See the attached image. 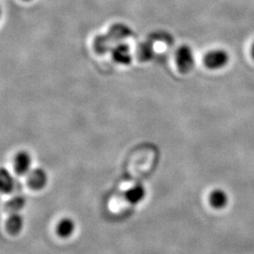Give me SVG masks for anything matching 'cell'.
Returning a JSON list of instances; mask_svg holds the SVG:
<instances>
[{
	"mask_svg": "<svg viewBox=\"0 0 254 254\" xmlns=\"http://www.w3.org/2000/svg\"><path fill=\"white\" fill-rule=\"evenodd\" d=\"M176 64L181 73H189L194 67L195 60L193 51L190 46H182L176 52Z\"/></svg>",
	"mask_w": 254,
	"mask_h": 254,
	"instance_id": "obj_1",
	"label": "cell"
},
{
	"mask_svg": "<svg viewBox=\"0 0 254 254\" xmlns=\"http://www.w3.org/2000/svg\"><path fill=\"white\" fill-rule=\"evenodd\" d=\"M229 54L223 49H216L209 51L204 57V64L205 66L212 69V70H218L220 68H223L229 63Z\"/></svg>",
	"mask_w": 254,
	"mask_h": 254,
	"instance_id": "obj_2",
	"label": "cell"
},
{
	"mask_svg": "<svg viewBox=\"0 0 254 254\" xmlns=\"http://www.w3.org/2000/svg\"><path fill=\"white\" fill-rule=\"evenodd\" d=\"M47 175L42 169H36L28 173L27 185L33 190H41L46 187Z\"/></svg>",
	"mask_w": 254,
	"mask_h": 254,
	"instance_id": "obj_3",
	"label": "cell"
},
{
	"mask_svg": "<svg viewBox=\"0 0 254 254\" xmlns=\"http://www.w3.org/2000/svg\"><path fill=\"white\" fill-rule=\"evenodd\" d=\"M31 156L27 152H19L14 157V171L19 175H24L31 168Z\"/></svg>",
	"mask_w": 254,
	"mask_h": 254,
	"instance_id": "obj_4",
	"label": "cell"
},
{
	"mask_svg": "<svg viewBox=\"0 0 254 254\" xmlns=\"http://www.w3.org/2000/svg\"><path fill=\"white\" fill-rule=\"evenodd\" d=\"M229 201L227 193L222 190H215L209 195V203L215 209H222L226 207Z\"/></svg>",
	"mask_w": 254,
	"mask_h": 254,
	"instance_id": "obj_5",
	"label": "cell"
},
{
	"mask_svg": "<svg viewBox=\"0 0 254 254\" xmlns=\"http://www.w3.org/2000/svg\"><path fill=\"white\" fill-rule=\"evenodd\" d=\"M75 229V224L73 219L64 218L59 221L56 227V233L61 238H68L73 235Z\"/></svg>",
	"mask_w": 254,
	"mask_h": 254,
	"instance_id": "obj_6",
	"label": "cell"
},
{
	"mask_svg": "<svg viewBox=\"0 0 254 254\" xmlns=\"http://www.w3.org/2000/svg\"><path fill=\"white\" fill-rule=\"evenodd\" d=\"M23 218L18 213L9 214V218H7L5 227L7 233L11 236H16L22 231L23 228Z\"/></svg>",
	"mask_w": 254,
	"mask_h": 254,
	"instance_id": "obj_7",
	"label": "cell"
},
{
	"mask_svg": "<svg viewBox=\"0 0 254 254\" xmlns=\"http://www.w3.org/2000/svg\"><path fill=\"white\" fill-rule=\"evenodd\" d=\"M145 194V189L143 186L135 185L132 188H130L129 190H127L126 192V199L130 203L136 204L144 199Z\"/></svg>",
	"mask_w": 254,
	"mask_h": 254,
	"instance_id": "obj_8",
	"label": "cell"
},
{
	"mask_svg": "<svg viewBox=\"0 0 254 254\" xmlns=\"http://www.w3.org/2000/svg\"><path fill=\"white\" fill-rule=\"evenodd\" d=\"M113 59L118 64H130L131 54L129 51V46H127V45H120L116 46L113 51Z\"/></svg>",
	"mask_w": 254,
	"mask_h": 254,
	"instance_id": "obj_9",
	"label": "cell"
},
{
	"mask_svg": "<svg viewBox=\"0 0 254 254\" xmlns=\"http://www.w3.org/2000/svg\"><path fill=\"white\" fill-rule=\"evenodd\" d=\"M26 203V200L23 197H15L11 200L6 202L5 204V211L9 214H15L18 213L21 209L24 208Z\"/></svg>",
	"mask_w": 254,
	"mask_h": 254,
	"instance_id": "obj_10",
	"label": "cell"
},
{
	"mask_svg": "<svg viewBox=\"0 0 254 254\" xmlns=\"http://www.w3.org/2000/svg\"><path fill=\"white\" fill-rule=\"evenodd\" d=\"M0 178H1V190L3 193H9L13 190V180L12 177L5 169H2L1 174H0Z\"/></svg>",
	"mask_w": 254,
	"mask_h": 254,
	"instance_id": "obj_11",
	"label": "cell"
},
{
	"mask_svg": "<svg viewBox=\"0 0 254 254\" xmlns=\"http://www.w3.org/2000/svg\"><path fill=\"white\" fill-rule=\"evenodd\" d=\"M252 55H253V57H254V46H253V48H252Z\"/></svg>",
	"mask_w": 254,
	"mask_h": 254,
	"instance_id": "obj_12",
	"label": "cell"
},
{
	"mask_svg": "<svg viewBox=\"0 0 254 254\" xmlns=\"http://www.w3.org/2000/svg\"><path fill=\"white\" fill-rule=\"evenodd\" d=\"M25 1H29V0H25Z\"/></svg>",
	"mask_w": 254,
	"mask_h": 254,
	"instance_id": "obj_13",
	"label": "cell"
}]
</instances>
